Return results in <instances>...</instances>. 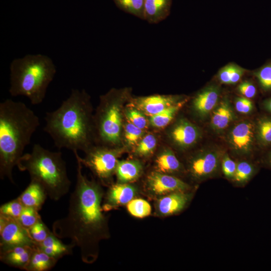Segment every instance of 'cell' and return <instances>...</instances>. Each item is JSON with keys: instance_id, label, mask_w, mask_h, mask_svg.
Here are the masks:
<instances>
[{"instance_id": "obj_1", "label": "cell", "mask_w": 271, "mask_h": 271, "mask_svg": "<svg viewBox=\"0 0 271 271\" xmlns=\"http://www.w3.org/2000/svg\"><path fill=\"white\" fill-rule=\"evenodd\" d=\"M75 158L76 183L68 212L54 222L52 232L60 239H70L71 244L80 248L82 261L91 264L99 256L100 241L110 237L108 217L102 209L105 193L98 181L89 180L83 174V165Z\"/></svg>"}, {"instance_id": "obj_2", "label": "cell", "mask_w": 271, "mask_h": 271, "mask_svg": "<svg viewBox=\"0 0 271 271\" xmlns=\"http://www.w3.org/2000/svg\"><path fill=\"white\" fill-rule=\"evenodd\" d=\"M44 131L59 149L86 151L92 146L93 118L90 97L84 90L73 89L69 97L45 116Z\"/></svg>"}, {"instance_id": "obj_3", "label": "cell", "mask_w": 271, "mask_h": 271, "mask_svg": "<svg viewBox=\"0 0 271 271\" xmlns=\"http://www.w3.org/2000/svg\"><path fill=\"white\" fill-rule=\"evenodd\" d=\"M40 125V119L24 102L7 99L0 103V178L12 183L13 170Z\"/></svg>"}, {"instance_id": "obj_4", "label": "cell", "mask_w": 271, "mask_h": 271, "mask_svg": "<svg viewBox=\"0 0 271 271\" xmlns=\"http://www.w3.org/2000/svg\"><path fill=\"white\" fill-rule=\"evenodd\" d=\"M9 93L15 97H27L33 105L41 103L56 67L53 60L41 54H28L14 59L10 64Z\"/></svg>"}, {"instance_id": "obj_5", "label": "cell", "mask_w": 271, "mask_h": 271, "mask_svg": "<svg viewBox=\"0 0 271 271\" xmlns=\"http://www.w3.org/2000/svg\"><path fill=\"white\" fill-rule=\"evenodd\" d=\"M17 167L21 171H27L31 180L41 184L54 201L59 200L69 191L71 182L60 152L51 151L35 144L30 153L20 158Z\"/></svg>"}, {"instance_id": "obj_6", "label": "cell", "mask_w": 271, "mask_h": 271, "mask_svg": "<svg viewBox=\"0 0 271 271\" xmlns=\"http://www.w3.org/2000/svg\"><path fill=\"white\" fill-rule=\"evenodd\" d=\"M125 91L111 90L101 97V102L93 119L94 136L102 146L117 145L120 141L122 126L121 103Z\"/></svg>"}, {"instance_id": "obj_7", "label": "cell", "mask_w": 271, "mask_h": 271, "mask_svg": "<svg viewBox=\"0 0 271 271\" xmlns=\"http://www.w3.org/2000/svg\"><path fill=\"white\" fill-rule=\"evenodd\" d=\"M122 151L104 146H92L85 152V156L81 158L78 152H73L82 165L89 168L98 182L103 185L109 186L115 173L118 158Z\"/></svg>"}, {"instance_id": "obj_8", "label": "cell", "mask_w": 271, "mask_h": 271, "mask_svg": "<svg viewBox=\"0 0 271 271\" xmlns=\"http://www.w3.org/2000/svg\"><path fill=\"white\" fill-rule=\"evenodd\" d=\"M191 187L187 183L172 175L156 171L147 176L142 194L156 200L167 194L179 191H189Z\"/></svg>"}, {"instance_id": "obj_9", "label": "cell", "mask_w": 271, "mask_h": 271, "mask_svg": "<svg viewBox=\"0 0 271 271\" xmlns=\"http://www.w3.org/2000/svg\"><path fill=\"white\" fill-rule=\"evenodd\" d=\"M222 158L221 153L216 150L203 151L190 160L189 173L196 181L207 179L217 173Z\"/></svg>"}, {"instance_id": "obj_10", "label": "cell", "mask_w": 271, "mask_h": 271, "mask_svg": "<svg viewBox=\"0 0 271 271\" xmlns=\"http://www.w3.org/2000/svg\"><path fill=\"white\" fill-rule=\"evenodd\" d=\"M36 244L31 237L28 229L24 227L18 220L0 214L1 249Z\"/></svg>"}, {"instance_id": "obj_11", "label": "cell", "mask_w": 271, "mask_h": 271, "mask_svg": "<svg viewBox=\"0 0 271 271\" xmlns=\"http://www.w3.org/2000/svg\"><path fill=\"white\" fill-rule=\"evenodd\" d=\"M142 194L141 189L130 183L111 184L104 194L102 209L104 212L126 205L134 198Z\"/></svg>"}, {"instance_id": "obj_12", "label": "cell", "mask_w": 271, "mask_h": 271, "mask_svg": "<svg viewBox=\"0 0 271 271\" xmlns=\"http://www.w3.org/2000/svg\"><path fill=\"white\" fill-rule=\"evenodd\" d=\"M255 131L251 122L243 121L235 124L227 135L228 144L232 151L240 155L250 153L254 143Z\"/></svg>"}, {"instance_id": "obj_13", "label": "cell", "mask_w": 271, "mask_h": 271, "mask_svg": "<svg viewBox=\"0 0 271 271\" xmlns=\"http://www.w3.org/2000/svg\"><path fill=\"white\" fill-rule=\"evenodd\" d=\"M192 192H173L155 200L154 214L157 217H165L183 211L192 198Z\"/></svg>"}, {"instance_id": "obj_14", "label": "cell", "mask_w": 271, "mask_h": 271, "mask_svg": "<svg viewBox=\"0 0 271 271\" xmlns=\"http://www.w3.org/2000/svg\"><path fill=\"white\" fill-rule=\"evenodd\" d=\"M220 90L218 86H208L194 97L193 107L197 114L204 118L211 114L219 103Z\"/></svg>"}, {"instance_id": "obj_15", "label": "cell", "mask_w": 271, "mask_h": 271, "mask_svg": "<svg viewBox=\"0 0 271 271\" xmlns=\"http://www.w3.org/2000/svg\"><path fill=\"white\" fill-rule=\"evenodd\" d=\"M200 136L199 129L185 119L177 121L170 131V137L174 143L183 148L193 146Z\"/></svg>"}, {"instance_id": "obj_16", "label": "cell", "mask_w": 271, "mask_h": 271, "mask_svg": "<svg viewBox=\"0 0 271 271\" xmlns=\"http://www.w3.org/2000/svg\"><path fill=\"white\" fill-rule=\"evenodd\" d=\"M35 245H18L1 249L0 259L10 266L25 270L30 262Z\"/></svg>"}, {"instance_id": "obj_17", "label": "cell", "mask_w": 271, "mask_h": 271, "mask_svg": "<svg viewBox=\"0 0 271 271\" xmlns=\"http://www.w3.org/2000/svg\"><path fill=\"white\" fill-rule=\"evenodd\" d=\"M177 102V98L170 95H155L136 99L137 106L150 116L157 114Z\"/></svg>"}, {"instance_id": "obj_18", "label": "cell", "mask_w": 271, "mask_h": 271, "mask_svg": "<svg viewBox=\"0 0 271 271\" xmlns=\"http://www.w3.org/2000/svg\"><path fill=\"white\" fill-rule=\"evenodd\" d=\"M235 115L229 99L223 98L211 113V128L217 131L225 129L234 120Z\"/></svg>"}, {"instance_id": "obj_19", "label": "cell", "mask_w": 271, "mask_h": 271, "mask_svg": "<svg viewBox=\"0 0 271 271\" xmlns=\"http://www.w3.org/2000/svg\"><path fill=\"white\" fill-rule=\"evenodd\" d=\"M47 196L45 189L41 184L31 180L29 185L18 198L25 207H33L39 210Z\"/></svg>"}, {"instance_id": "obj_20", "label": "cell", "mask_w": 271, "mask_h": 271, "mask_svg": "<svg viewBox=\"0 0 271 271\" xmlns=\"http://www.w3.org/2000/svg\"><path fill=\"white\" fill-rule=\"evenodd\" d=\"M143 166L136 160L118 161L115 173L117 183H131L136 181L142 175Z\"/></svg>"}, {"instance_id": "obj_21", "label": "cell", "mask_w": 271, "mask_h": 271, "mask_svg": "<svg viewBox=\"0 0 271 271\" xmlns=\"http://www.w3.org/2000/svg\"><path fill=\"white\" fill-rule=\"evenodd\" d=\"M59 239L51 232L43 241L36 244L45 253L59 259L65 255L71 254L74 247L71 243H63Z\"/></svg>"}, {"instance_id": "obj_22", "label": "cell", "mask_w": 271, "mask_h": 271, "mask_svg": "<svg viewBox=\"0 0 271 271\" xmlns=\"http://www.w3.org/2000/svg\"><path fill=\"white\" fill-rule=\"evenodd\" d=\"M171 4V0H145L144 19L151 23L160 22L169 14Z\"/></svg>"}, {"instance_id": "obj_23", "label": "cell", "mask_w": 271, "mask_h": 271, "mask_svg": "<svg viewBox=\"0 0 271 271\" xmlns=\"http://www.w3.org/2000/svg\"><path fill=\"white\" fill-rule=\"evenodd\" d=\"M155 167L156 171L172 175L181 171L182 165L172 151L166 150L157 156Z\"/></svg>"}, {"instance_id": "obj_24", "label": "cell", "mask_w": 271, "mask_h": 271, "mask_svg": "<svg viewBox=\"0 0 271 271\" xmlns=\"http://www.w3.org/2000/svg\"><path fill=\"white\" fill-rule=\"evenodd\" d=\"M58 260V259L47 254L36 244L30 262L25 270L47 271L53 268Z\"/></svg>"}, {"instance_id": "obj_25", "label": "cell", "mask_w": 271, "mask_h": 271, "mask_svg": "<svg viewBox=\"0 0 271 271\" xmlns=\"http://www.w3.org/2000/svg\"><path fill=\"white\" fill-rule=\"evenodd\" d=\"M184 103V101H178L161 112L150 116V123L152 126L157 128L166 126L172 120Z\"/></svg>"}, {"instance_id": "obj_26", "label": "cell", "mask_w": 271, "mask_h": 271, "mask_svg": "<svg viewBox=\"0 0 271 271\" xmlns=\"http://www.w3.org/2000/svg\"><path fill=\"white\" fill-rule=\"evenodd\" d=\"M126 209L132 216L144 218L152 213V207L150 203L144 199L137 197L129 201L126 205Z\"/></svg>"}, {"instance_id": "obj_27", "label": "cell", "mask_w": 271, "mask_h": 271, "mask_svg": "<svg viewBox=\"0 0 271 271\" xmlns=\"http://www.w3.org/2000/svg\"><path fill=\"white\" fill-rule=\"evenodd\" d=\"M256 136L259 143L266 146L271 145V118L263 117L257 123Z\"/></svg>"}, {"instance_id": "obj_28", "label": "cell", "mask_w": 271, "mask_h": 271, "mask_svg": "<svg viewBox=\"0 0 271 271\" xmlns=\"http://www.w3.org/2000/svg\"><path fill=\"white\" fill-rule=\"evenodd\" d=\"M121 10L144 19L145 0H114Z\"/></svg>"}, {"instance_id": "obj_29", "label": "cell", "mask_w": 271, "mask_h": 271, "mask_svg": "<svg viewBox=\"0 0 271 271\" xmlns=\"http://www.w3.org/2000/svg\"><path fill=\"white\" fill-rule=\"evenodd\" d=\"M18 197L6 203L0 207V214L7 217L18 220L24 208Z\"/></svg>"}, {"instance_id": "obj_30", "label": "cell", "mask_w": 271, "mask_h": 271, "mask_svg": "<svg viewBox=\"0 0 271 271\" xmlns=\"http://www.w3.org/2000/svg\"><path fill=\"white\" fill-rule=\"evenodd\" d=\"M254 172L253 166L246 161H241L237 164L234 181L239 184H244L248 181Z\"/></svg>"}, {"instance_id": "obj_31", "label": "cell", "mask_w": 271, "mask_h": 271, "mask_svg": "<svg viewBox=\"0 0 271 271\" xmlns=\"http://www.w3.org/2000/svg\"><path fill=\"white\" fill-rule=\"evenodd\" d=\"M157 145V139L152 134L144 137L134 150V153L141 156H148L154 150Z\"/></svg>"}, {"instance_id": "obj_32", "label": "cell", "mask_w": 271, "mask_h": 271, "mask_svg": "<svg viewBox=\"0 0 271 271\" xmlns=\"http://www.w3.org/2000/svg\"><path fill=\"white\" fill-rule=\"evenodd\" d=\"M40 219L41 217L38 209L33 207H24L18 220L24 227L29 229Z\"/></svg>"}, {"instance_id": "obj_33", "label": "cell", "mask_w": 271, "mask_h": 271, "mask_svg": "<svg viewBox=\"0 0 271 271\" xmlns=\"http://www.w3.org/2000/svg\"><path fill=\"white\" fill-rule=\"evenodd\" d=\"M28 230L31 237L36 243L43 241L51 232L42 219H40Z\"/></svg>"}, {"instance_id": "obj_34", "label": "cell", "mask_w": 271, "mask_h": 271, "mask_svg": "<svg viewBox=\"0 0 271 271\" xmlns=\"http://www.w3.org/2000/svg\"><path fill=\"white\" fill-rule=\"evenodd\" d=\"M254 75L263 90H271V63L261 67L254 73Z\"/></svg>"}, {"instance_id": "obj_35", "label": "cell", "mask_w": 271, "mask_h": 271, "mask_svg": "<svg viewBox=\"0 0 271 271\" xmlns=\"http://www.w3.org/2000/svg\"><path fill=\"white\" fill-rule=\"evenodd\" d=\"M144 133L142 129L131 122L126 124L124 127V138L128 145L133 146L141 140Z\"/></svg>"}, {"instance_id": "obj_36", "label": "cell", "mask_w": 271, "mask_h": 271, "mask_svg": "<svg viewBox=\"0 0 271 271\" xmlns=\"http://www.w3.org/2000/svg\"><path fill=\"white\" fill-rule=\"evenodd\" d=\"M125 115L130 122L136 126L144 129L148 126V122L144 114L136 109L127 110Z\"/></svg>"}, {"instance_id": "obj_37", "label": "cell", "mask_w": 271, "mask_h": 271, "mask_svg": "<svg viewBox=\"0 0 271 271\" xmlns=\"http://www.w3.org/2000/svg\"><path fill=\"white\" fill-rule=\"evenodd\" d=\"M221 164L222 171L224 176L228 179H233L237 164L227 154L222 157Z\"/></svg>"}, {"instance_id": "obj_38", "label": "cell", "mask_w": 271, "mask_h": 271, "mask_svg": "<svg viewBox=\"0 0 271 271\" xmlns=\"http://www.w3.org/2000/svg\"><path fill=\"white\" fill-rule=\"evenodd\" d=\"M235 108L237 112L247 114L251 112L253 108L252 101L249 98L240 97H237L235 100Z\"/></svg>"}, {"instance_id": "obj_39", "label": "cell", "mask_w": 271, "mask_h": 271, "mask_svg": "<svg viewBox=\"0 0 271 271\" xmlns=\"http://www.w3.org/2000/svg\"><path fill=\"white\" fill-rule=\"evenodd\" d=\"M237 89L244 97L249 99L254 97L256 93L255 86L251 82L248 81L242 82L238 85Z\"/></svg>"}, {"instance_id": "obj_40", "label": "cell", "mask_w": 271, "mask_h": 271, "mask_svg": "<svg viewBox=\"0 0 271 271\" xmlns=\"http://www.w3.org/2000/svg\"><path fill=\"white\" fill-rule=\"evenodd\" d=\"M232 64H229L222 68L218 72V78L220 82L225 84H230Z\"/></svg>"}, {"instance_id": "obj_41", "label": "cell", "mask_w": 271, "mask_h": 271, "mask_svg": "<svg viewBox=\"0 0 271 271\" xmlns=\"http://www.w3.org/2000/svg\"><path fill=\"white\" fill-rule=\"evenodd\" d=\"M245 70L240 66L232 64V72L230 78V84L237 83L244 74Z\"/></svg>"}, {"instance_id": "obj_42", "label": "cell", "mask_w": 271, "mask_h": 271, "mask_svg": "<svg viewBox=\"0 0 271 271\" xmlns=\"http://www.w3.org/2000/svg\"><path fill=\"white\" fill-rule=\"evenodd\" d=\"M264 108L271 113V98L265 100L263 102Z\"/></svg>"}, {"instance_id": "obj_43", "label": "cell", "mask_w": 271, "mask_h": 271, "mask_svg": "<svg viewBox=\"0 0 271 271\" xmlns=\"http://www.w3.org/2000/svg\"><path fill=\"white\" fill-rule=\"evenodd\" d=\"M268 161H269V164L271 166V152L270 153L268 156Z\"/></svg>"}, {"instance_id": "obj_44", "label": "cell", "mask_w": 271, "mask_h": 271, "mask_svg": "<svg viewBox=\"0 0 271 271\" xmlns=\"http://www.w3.org/2000/svg\"></svg>"}]
</instances>
